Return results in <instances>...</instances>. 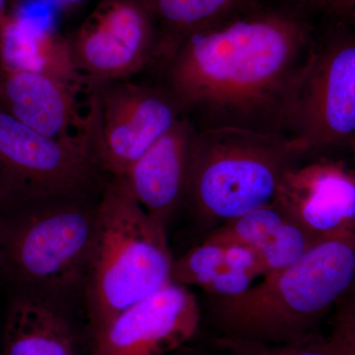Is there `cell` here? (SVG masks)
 Returning a JSON list of instances; mask_svg holds the SVG:
<instances>
[{
    "label": "cell",
    "instance_id": "obj_9",
    "mask_svg": "<svg viewBox=\"0 0 355 355\" xmlns=\"http://www.w3.org/2000/svg\"><path fill=\"white\" fill-rule=\"evenodd\" d=\"M300 153L355 135V39L331 42L306 64L289 102Z\"/></svg>",
    "mask_w": 355,
    "mask_h": 355
},
{
    "label": "cell",
    "instance_id": "obj_28",
    "mask_svg": "<svg viewBox=\"0 0 355 355\" xmlns=\"http://www.w3.org/2000/svg\"><path fill=\"white\" fill-rule=\"evenodd\" d=\"M352 148H354V161H355V135H354V142H352Z\"/></svg>",
    "mask_w": 355,
    "mask_h": 355
},
{
    "label": "cell",
    "instance_id": "obj_11",
    "mask_svg": "<svg viewBox=\"0 0 355 355\" xmlns=\"http://www.w3.org/2000/svg\"><path fill=\"white\" fill-rule=\"evenodd\" d=\"M275 203L318 240L355 234V175L338 163L291 168Z\"/></svg>",
    "mask_w": 355,
    "mask_h": 355
},
{
    "label": "cell",
    "instance_id": "obj_17",
    "mask_svg": "<svg viewBox=\"0 0 355 355\" xmlns=\"http://www.w3.org/2000/svg\"><path fill=\"white\" fill-rule=\"evenodd\" d=\"M320 240L302 226L286 217V220L254 248L261 275L284 270L300 260Z\"/></svg>",
    "mask_w": 355,
    "mask_h": 355
},
{
    "label": "cell",
    "instance_id": "obj_2",
    "mask_svg": "<svg viewBox=\"0 0 355 355\" xmlns=\"http://www.w3.org/2000/svg\"><path fill=\"white\" fill-rule=\"evenodd\" d=\"M355 287V234L320 240L293 265L265 275L241 295L214 298L219 338L291 345L317 336L318 324Z\"/></svg>",
    "mask_w": 355,
    "mask_h": 355
},
{
    "label": "cell",
    "instance_id": "obj_25",
    "mask_svg": "<svg viewBox=\"0 0 355 355\" xmlns=\"http://www.w3.org/2000/svg\"><path fill=\"white\" fill-rule=\"evenodd\" d=\"M58 1L62 4V6L71 8V7L83 6L88 0H58Z\"/></svg>",
    "mask_w": 355,
    "mask_h": 355
},
{
    "label": "cell",
    "instance_id": "obj_27",
    "mask_svg": "<svg viewBox=\"0 0 355 355\" xmlns=\"http://www.w3.org/2000/svg\"><path fill=\"white\" fill-rule=\"evenodd\" d=\"M350 13H352V17L354 18L355 20V4L354 7H352V11H350Z\"/></svg>",
    "mask_w": 355,
    "mask_h": 355
},
{
    "label": "cell",
    "instance_id": "obj_24",
    "mask_svg": "<svg viewBox=\"0 0 355 355\" xmlns=\"http://www.w3.org/2000/svg\"><path fill=\"white\" fill-rule=\"evenodd\" d=\"M334 7L340 12L350 13L355 4V0H331Z\"/></svg>",
    "mask_w": 355,
    "mask_h": 355
},
{
    "label": "cell",
    "instance_id": "obj_26",
    "mask_svg": "<svg viewBox=\"0 0 355 355\" xmlns=\"http://www.w3.org/2000/svg\"><path fill=\"white\" fill-rule=\"evenodd\" d=\"M7 2H8V0H0V20L8 13V10H7Z\"/></svg>",
    "mask_w": 355,
    "mask_h": 355
},
{
    "label": "cell",
    "instance_id": "obj_19",
    "mask_svg": "<svg viewBox=\"0 0 355 355\" xmlns=\"http://www.w3.org/2000/svg\"><path fill=\"white\" fill-rule=\"evenodd\" d=\"M224 265V247L203 240L174 260L171 280L180 286L202 288Z\"/></svg>",
    "mask_w": 355,
    "mask_h": 355
},
{
    "label": "cell",
    "instance_id": "obj_5",
    "mask_svg": "<svg viewBox=\"0 0 355 355\" xmlns=\"http://www.w3.org/2000/svg\"><path fill=\"white\" fill-rule=\"evenodd\" d=\"M300 154L291 139L265 130L218 125L197 132L184 202L198 219L219 225L272 205Z\"/></svg>",
    "mask_w": 355,
    "mask_h": 355
},
{
    "label": "cell",
    "instance_id": "obj_13",
    "mask_svg": "<svg viewBox=\"0 0 355 355\" xmlns=\"http://www.w3.org/2000/svg\"><path fill=\"white\" fill-rule=\"evenodd\" d=\"M195 128L180 118L123 177L147 214L167 228L184 202Z\"/></svg>",
    "mask_w": 355,
    "mask_h": 355
},
{
    "label": "cell",
    "instance_id": "obj_6",
    "mask_svg": "<svg viewBox=\"0 0 355 355\" xmlns=\"http://www.w3.org/2000/svg\"><path fill=\"white\" fill-rule=\"evenodd\" d=\"M111 178L89 130L74 139H51L0 107V207L60 196L99 198Z\"/></svg>",
    "mask_w": 355,
    "mask_h": 355
},
{
    "label": "cell",
    "instance_id": "obj_29",
    "mask_svg": "<svg viewBox=\"0 0 355 355\" xmlns=\"http://www.w3.org/2000/svg\"><path fill=\"white\" fill-rule=\"evenodd\" d=\"M319 1H326V0H319Z\"/></svg>",
    "mask_w": 355,
    "mask_h": 355
},
{
    "label": "cell",
    "instance_id": "obj_7",
    "mask_svg": "<svg viewBox=\"0 0 355 355\" xmlns=\"http://www.w3.org/2000/svg\"><path fill=\"white\" fill-rule=\"evenodd\" d=\"M88 121L97 157L121 177L180 119L169 92L121 80L88 86Z\"/></svg>",
    "mask_w": 355,
    "mask_h": 355
},
{
    "label": "cell",
    "instance_id": "obj_14",
    "mask_svg": "<svg viewBox=\"0 0 355 355\" xmlns=\"http://www.w3.org/2000/svg\"><path fill=\"white\" fill-rule=\"evenodd\" d=\"M13 289L3 331V355H78L76 335L60 303Z\"/></svg>",
    "mask_w": 355,
    "mask_h": 355
},
{
    "label": "cell",
    "instance_id": "obj_8",
    "mask_svg": "<svg viewBox=\"0 0 355 355\" xmlns=\"http://www.w3.org/2000/svg\"><path fill=\"white\" fill-rule=\"evenodd\" d=\"M147 0H99L69 38L87 85L125 80L157 55L159 32Z\"/></svg>",
    "mask_w": 355,
    "mask_h": 355
},
{
    "label": "cell",
    "instance_id": "obj_15",
    "mask_svg": "<svg viewBox=\"0 0 355 355\" xmlns=\"http://www.w3.org/2000/svg\"><path fill=\"white\" fill-rule=\"evenodd\" d=\"M0 64L88 87L72 60L69 38L17 14L8 12L0 20Z\"/></svg>",
    "mask_w": 355,
    "mask_h": 355
},
{
    "label": "cell",
    "instance_id": "obj_20",
    "mask_svg": "<svg viewBox=\"0 0 355 355\" xmlns=\"http://www.w3.org/2000/svg\"><path fill=\"white\" fill-rule=\"evenodd\" d=\"M217 343L230 355H343L329 340L318 336L291 345H261L218 338Z\"/></svg>",
    "mask_w": 355,
    "mask_h": 355
},
{
    "label": "cell",
    "instance_id": "obj_1",
    "mask_svg": "<svg viewBox=\"0 0 355 355\" xmlns=\"http://www.w3.org/2000/svg\"><path fill=\"white\" fill-rule=\"evenodd\" d=\"M307 39L304 24L291 14L223 18L187 35L166 58L168 92L181 111L229 116L231 125L282 98L288 108Z\"/></svg>",
    "mask_w": 355,
    "mask_h": 355
},
{
    "label": "cell",
    "instance_id": "obj_4",
    "mask_svg": "<svg viewBox=\"0 0 355 355\" xmlns=\"http://www.w3.org/2000/svg\"><path fill=\"white\" fill-rule=\"evenodd\" d=\"M166 229L142 209L123 177L110 179L83 291L93 330L171 284Z\"/></svg>",
    "mask_w": 355,
    "mask_h": 355
},
{
    "label": "cell",
    "instance_id": "obj_12",
    "mask_svg": "<svg viewBox=\"0 0 355 355\" xmlns=\"http://www.w3.org/2000/svg\"><path fill=\"white\" fill-rule=\"evenodd\" d=\"M80 90L44 74L0 64V107L51 139H74L88 132V114L78 111Z\"/></svg>",
    "mask_w": 355,
    "mask_h": 355
},
{
    "label": "cell",
    "instance_id": "obj_22",
    "mask_svg": "<svg viewBox=\"0 0 355 355\" xmlns=\"http://www.w3.org/2000/svg\"><path fill=\"white\" fill-rule=\"evenodd\" d=\"M254 277L222 266L202 291L214 298H233L241 295L253 286Z\"/></svg>",
    "mask_w": 355,
    "mask_h": 355
},
{
    "label": "cell",
    "instance_id": "obj_16",
    "mask_svg": "<svg viewBox=\"0 0 355 355\" xmlns=\"http://www.w3.org/2000/svg\"><path fill=\"white\" fill-rule=\"evenodd\" d=\"M241 0H147L161 25L157 55L169 57L184 37L223 19Z\"/></svg>",
    "mask_w": 355,
    "mask_h": 355
},
{
    "label": "cell",
    "instance_id": "obj_18",
    "mask_svg": "<svg viewBox=\"0 0 355 355\" xmlns=\"http://www.w3.org/2000/svg\"><path fill=\"white\" fill-rule=\"evenodd\" d=\"M286 217V214L273 202L221 224L205 240L221 246L243 244L256 248L279 227Z\"/></svg>",
    "mask_w": 355,
    "mask_h": 355
},
{
    "label": "cell",
    "instance_id": "obj_10",
    "mask_svg": "<svg viewBox=\"0 0 355 355\" xmlns=\"http://www.w3.org/2000/svg\"><path fill=\"white\" fill-rule=\"evenodd\" d=\"M200 321L196 296L171 282L95 330L91 355H171L196 335Z\"/></svg>",
    "mask_w": 355,
    "mask_h": 355
},
{
    "label": "cell",
    "instance_id": "obj_21",
    "mask_svg": "<svg viewBox=\"0 0 355 355\" xmlns=\"http://www.w3.org/2000/svg\"><path fill=\"white\" fill-rule=\"evenodd\" d=\"M338 307L329 342L343 355H355V287Z\"/></svg>",
    "mask_w": 355,
    "mask_h": 355
},
{
    "label": "cell",
    "instance_id": "obj_23",
    "mask_svg": "<svg viewBox=\"0 0 355 355\" xmlns=\"http://www.w3.org/2000/svg\"><path fill=\"white\" fill-rule=\"evenodd\" d=\"M224 247V266L231 270L246 272L256 279L261 275L258 254L254 248L243 244H228Z\"/></svg>",
    "mask_w": 355,
    "mask_h": 355
},
{
    "label": "cell",
    "instance_id": "obj_3",
    "mask_svg": "<svg viewBox=\"0 0 355 355\" xmlns=\"http://www.w3.org/2000/svg\"><path fill=\"white\" fill-rule=\"evenodd\" d=\"M101 197L60 196L0 207V277L13 289L60 301L83 291Z\"/></svg>",
    "mask_w": 355,
    "mask_h": 355
}]
</instances>
